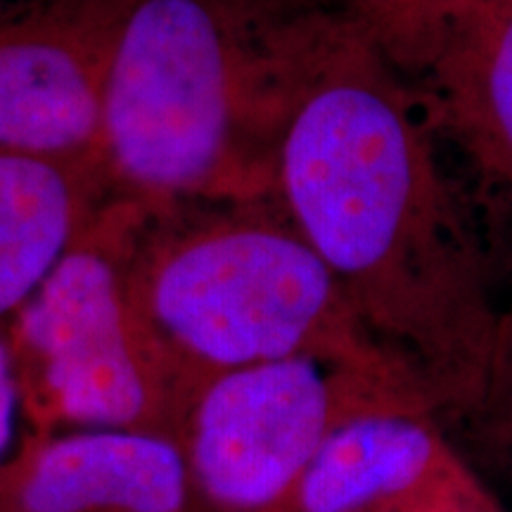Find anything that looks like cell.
I'll return each instance as SVG.
<instances>
[{"label": "cell", "mask_w": 512, "mask_h": 512, "mask_svg": "<svg viewBox=\"0 0 512 512\" xmlns=\"http://www.w3.org/2000/svg\"><path fill=\"white\" fill-rule=\"evenodd\" d=\"M271 197L437 413L475 415L505 320L382 48L347 10H313Z\"/></svg>", "instance_id": "1"}, {"label": "cell", "mask_w": 512, "mask_h": 512, "mask_svg": "<svg viewBox=\"0 0 512 512\" xmlns=\"http://www.w3.org/2000/svg\"><path fill=\"white\" fill-rule=\"evenodd\" d=\"M311 15L297 0H126L100 102L114 200H271Z\"/></svg>", "instance_id": "2"}, {"label": "cell", "mask_w": 512, "mask_h": 512, "mask_svg": "<svg viewBox=\"0 0 512 512\" xmlns=\"http://www.w3.org/2000/svg\"><path fill=\"white\" fill-rule=\"evenodd\" d=\"M128 292L190 394L214 375L285 358L413 380L273 197L145 209Z\"/></svg>", "instance_id": "3"}, {"label": "cell", "mask_w": 512, "mask_h": 512, "mask_svg": "<svg viewBox=\"0 0 512 512\" xmlns=\"http://www.w3.org/2000/svg\"><path fill=\"white\" fill-rule=\"evenodd\" d=\"M145 207L112 200L12 316L10 351L34 434L136 430L178 439L190 389L128 292Z\"/></svg>", "instance_id": "4"}, {"label": "cell", "mask_w": 512, "mask_h": 512, "mask_svg": "<svg viewBox=\"0 0 512 512\" xmlns=\"http://www.w3.org/2000/svg\"><path fill=\"white\" fill-rule=\"evenodd\" d=\"M396 389L420 387L411 377L358 373L318 358L209 377L192 394L176 439L192 512H292L332 430L363 403Z\"/></svg>", "instance_id": "5"}, {"label": "cell", "mask_w": 512, "mask_h": 512, "mask_svg": "<svg viewBox=\"0 0 512 512\" xmlns=\"http://www.w3.org/2000/svg\"><path fill=\"white\" fill-rule=\"evenodd\" d=\"M126 0L0 8V152L100 164L102 76Z\"/></svg>", "instance_id": "6"}, {"label": "cell", "mask_w": 512, "mask_h": 512, "mask_svg": "<svg viewBox=\"0 0 512 512\" xmlns=\"http://www.w3.org/2000/svg\"><path fill=\"white\" fill-rule=\"evenodd\" d=\"M486 484L420 389L363 403L325 439L292 512H458Z\"/></svg>", "instance_id": "7"}, {"label": "cell", "mask_w": 512, "mask_h": 512, "mask_svg": "<svg viewBox=\"0 0 512 512\" xmlns=\"http://www.w3.org/2000/svg\"><path fill=\"white\" fill-rule=\"evenodd\" d=\"M0 512H192L181 446L136 430L34 434L0 467Z\"/></svg>", "instance_id": "8"}, {"label": "cell", "mask_w": 512, "mask_h": 512, "mask_svg": "<svg viewBox=\"0 0 512 512\" xmlns=\"http://www.w3.org/2000/svg\"><path fill=\"white\" fill-rule=\"evenodd\" d=\"M112 200L100 164L0 152V318L34 297Z\"/></svg>", "instance_id": "9"}, {"label": "cell", "mask_w": 512, "mask_h": 512, "mask_svg": "<svg viewBox=\"0 0 512 512\" xmlns=\"http://www.w3.org/2000/svg\"><path fill=\"white\" fill-rule=\"evenodd\" d=\"M472 150L512 178V0H475L420 53Z\"/></svg>", "instance_id": "10"}, {"label": "cell", "mask_w": 512, "mask_h": 512, "mask_svg": "<svg viewBox=\"0 0 512 512\" xmlns=\"http://www.w3.org/2000/svg\"><path fill=\"white\" fill-rule=\"evenodd\" d=\"M475 0H366L347 10L363 22L384 55L420 57L439 31Z\"/></svg>", "instance_id": "11"}, {"label": "cell", "mask_w": 512, "mask_h": 512, "mask_svg": "<svg viewBox=\"0 0 512 512\" xmlns=\"http://www.w3.org/2000/svg\"><path fill=\"white\" fill-rule=\"evenodd\" d=\"M472 418L482 422V451L494 465L491 470L512 486V323L508 320L484 401Z\"/></svg>", "instance_id": "12"}, {"label": "cell", "mask_w": 512, "mask_h": 512, "mask_svg": "<svg viewBox=\"0 0 512 512\" xmlns=\"http://www.w3.org/2000/svg\"><path fill=\"white\" fill-rule=\"evenodd\" d=\"M19 406H22V396H19L15 361H12L10 344L0 339V467L12 456Z\"/></svg>", "instance_id": "13"}, {"label": "cell", "mask_w": 512, "mask_h": 512, "mask_svg": "<svg viewBox=\"0 0 512 512\" xmlns=\"http://www.w3.org/2000/svg\"><path fill=\"white\" fill-rule=\"evenodd\" d=\"M458 512H510V510L505 508L501 498L496 496V491L491 489V484L486 482Z\"/></svg>", "instance_id": "14"}, {"label": "cell", "mask_w": 512, "mask_h": 512, "mask_svg": "<svg viewBox=\"0 0 512 512\" xmlns=\"http://www.w3.org/2000/svg\"><path fill=\"white\" fill-rule=\"evenodd\" d=\"M335 3L342 5V10H356L358 5L366 3V0H335Z\"/></svg>", "instance_id": "15"}]
</instances>
